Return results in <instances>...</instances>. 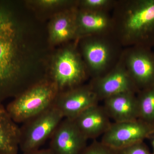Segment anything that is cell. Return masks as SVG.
Wrapping results in <instances>:
<instances>
[{
    "mask_svg": "<svg viewBox=\"0 0 154 154\" xmlns=\"http://www.w3.org/2000/svg\"><path fill=\"white\" fill-rule=\"evenodd\" d=\"M20 128L0 103V154H18Z\"/></svg>",
    "mask_w": 154,
    "mask_h": 154,
    "instance_id": "16",
    "label": "cell"
},
{
    "mask_svg": "<svg viewBox=\"0 0 154 154\" xmlns=\"http://www.w3.org/2000/svg\"><path fill=\"white\" fill-rule=\"evenodd\" d=\"M23 154H54L49 148L36 150L33 151L23 153Z\"/></svg>",
    "mask_w": 154,
    "mask_h": 154,
    "instance_id": "22",
    "label": "cell"
},
{
    "mask_svg": "<svg viewBox=\"0 0 154 154\" xmlns=\"http://www.w3.org/2000/svg\"><path fill=\"white\" fill-rule=\"evenodd\" d=\"M64 119L54 106L23 123L20 128L19 149L23 153L39 149Z\"/></svg>",
    "mask_w": 154,
    "mask_h": 154,
    "instance_id": "6",
    "label": "cell"
},
{
    "mask_svg": "<svg viewBox=\"0 0 154 154\" xmlns=\"http://www.w3.org/2000/svg\"><path fill=\"white\" fill-rule=\"evenodd\" d=\"M138 119L154 126V85L137 94Z\"/></svg>",
    "mask_w": 154,
    "mask_h": 154,
    "instance_id": "17",
    "label": "cell"
},
{
    "mask_svg": "<svg viewBox=\"0 0 154 154\" xmlns=\"http://www.w3.org/2000/svg\"><path fill=\"white\" fill-rule=\"evenodd\" d=\"M50 139L49 149L54 154H81L88 140L73 120L66 118L62 120Z\"/></svg>",
    "mask_w": 154,
    "mask_h": 154,
    "instance_id": "11",
    "label": "cell"
},
{
    "mask_svg": "<svg viewBox=\"0 0 154 154\" xmlns=\"http://www.w3.org/2000/svg\"><path fill=\"white\" fill-rule=\"evenodd\" d=\"M99 101L89 83L59 92L54 106L60 111L64 118L73 120L89 107L98 104Z\"/></svg>",
    "mask_w": 154,
    "mask_h": 154,
    "instance_id": "10",
    "label": "cell"
},
{
    "mask_svg": "<svg viewBox=\"0 0 154 154\" xmlns=\"http://www.w3.org/2000/svg\"><path fill=\"white\" fill-rule=\"evenodd\" d=\"M81 154H119L118 151L105 145L101 141L94 140L87 146Z\"/></svg>",
    "mask_w": 154,
    "mask_h": 154,
    "instance_id": "20",
    "label": "cell"
},
{
    "mask_svg": "<svg viewBox=\"0 0 154 154\" xmlns=\"http://www.w3.org/2000/svg\"><path fill=\"white\" fill-rule=\"evenodd\" d=\"M89 77L77 41L64 44L51 54L48 79L55 84L59 93L84 85Z\"/></svg>",
    "mask_w": 154,
    "mask_h": 154,
    "instance_id": "3",
    "label": "cell"
},
{
    "mask_svg": "<svg viewBox=\"0 0 154 154\" xmlns=\"http://www.w3.org/2000/svg\"><path fill=\"white\" fill-rule=\"evenodd\" d=\"M73 120L88 140L102 135L112 123L104 107L98 104L89 107Z\"/></svg>",
    "mask_w": 154,
    "mask_h": 154,
    "instance_id": "14",
    "label": "cell"
},
{
    "mask_svg": "<svg viewBox=\"0 0 154 154\" xmlns=\"http://www.w3.org/2000/svg\"><path fill=\"white\" fill-rule=\"evenodd\" d=\"M76 28L77 41L87 36L113 35L111 13L85 11L78 8Z\"/></svg>",
    "mask_w": 154,
    "mask_h": 154,
    "instance_id": "13",
    "label": "cell"
},
{
    "mask_svg": "<svg viewBox=\"0 0 154 154\" xmlns=\"http://www.w3.org/2000/svg\"><path fill=\"white\" fill-rule=\"evenodd\" d=\"M77 42L91 79L104 75L113 68L123 50L113 35L87 36Z\"/></svg>",
    "mask_w": 154,
    "mask_h": 154,
    "instance_id": "4",
    "label": "cell"
},
{
    "mask_svg": "<svg viewBox=\"0 0 154 154\" xmlns=\"http://www.w3.org/2000/svg\"><path fill=\"white\" fill-rule=\"evenodd\" d=\"M25 2L30 8L45 11H61L78 7V1L74 0H32Z\"/></svg>",
    "mask_w": 154,
    "mask_h": 154,
    "instance_id": "18",
    "label": "cell"
},
{
    "mask_svg": "<svg viewBox=\"0 0 154 154\" xmlns=\"http://www.w3.org/2000/svg\"><path fill=\"white\" fill-rule=\"evenodd\" d=\"M148 140H149L152 148L153 152L152 153L154 154V131L149 136Z\"/></svg>",
    "mask_w": 154,
    "mask_h": 154,
    "instance_id": "23",
    "label": "cell"
},
{
    "mask_svg": "<svg viewBox=\"0 0 154 154\" xmlns=\"http://www.w3.org/2000/svg\"><path fill=\"white\" fill-rule=\"evenodd\" d=\"M137 94L134 92H125L105 99L103 107L110 119L116 122L138 119Z\"/></svg>",
    "mask_w": 154,
    "mask_h": 154,
    "instance_id": "15",
    "label": "cell"
},
{
    "mask_svg": "<svg viewBox=\"0 0 154 154\" xmlns=\"http://www.w3.org/2000/svg\"><path fill=\"white\" fill-rule=\"evenodd\" d=\"M118 151L119 154H152L144 141L137 143Z\"/></svg>",
    "mask_w": 154,
    "mask_h": 154,
    "instance_id": "21",
    "label": "cell"
},
{
    "mask_svg": "<svg viewBox=\"0 0 154 154\" xmlns=\"http://www.w3.org/2000/svg\"><path fill=\"white\" fill-rule=\"evenodd\" d=\"M78 7L57 12L47 26L48 37L51 46L77 41L76 14Z\"/></svg>",
    "mask_w": 154,
    "mask_h": 154,
    "instance_id": "12",
    "label": "cell"
},
{
    "mask_svg": "<svg viewBox=\"0 0 154 154\" xmlns=\"http://www.w3.org/2000/svg\"><path fill=\"white\" fill-rule=\"evenodd\" d=\"M113 35L122 47L154 46V0H116Z\"/></svg>",
    "mask_w": 154,
    "mask_h": 154,
    "instance_id": "2",
    "label": "cell"
},
{
    "mask_svg": "<svg viewBox=\"0 0 154 154\" xmlns=\"http://www.w3.org/2000/svg\"><path fill=\"white\" fill-rule=\"evenodd\" d=\"M121 58L139 92L154 85V51L151 48H125Z\"/></svg>",
    "mask_w": 154,
    "mask_h": 154,
    "instance_id": "7",
    "label": "cell"
},
{
    "mask_svg": "<svg viewBox=\"0 0 154 154\" xmlns=\"http://www.w3.org/2000/svg\"><path fill=\"white\" fill-rule=\"evenodd\" d=\"M154 131V126L140 119L111 123L102 135L101 142L119 151L148 139Z\"/></svg>",
    "mask_w": 154,
    "mask_h": 154,
    "instance_id": "8",
    "label": "cell"
},
{
    "mask_svg": "<svg viewBox=\"0 0 154 154\" xmlns=\"http://www.w3.org/2000/svg\"><path fill=\"white\" fill-rule=\"evenodd\" d=\"M99 101L116 94L138 91L125 66L121 57L113 68L104 75L91 79L89 83Z\"/></svg>",
    "mask_w": 154,
    "mask_h": 154,
    "instance_id": "9",
    "label": "cell"
},
{
    "mask_svg": "<svg viewBox=\"0 0 154 154\" xmlns=\"http://www.w3.org/2000/svg\"><path fill=\"white\" fill-rule=\"evenodd\" d=\"M116 0H80L78 1V8L91 11L111 12Z\"/></svg>",
    "mask_w": 154,
    "mask_h": 154,
    "instance_id": "19",
    "label": "cell"
},
{
    "mask_svg": "<svg viewBox=\"0 0 154 154\" xmlns=\"http://www.w3.org/2000/svg\"><path fill=\"white\" fill-rule=\"evenodd\" d=\"M58 93L55 84L47 79L15 97L6 108L16 123L23 124L53 106Z\"/></svg>",
    "mask_w": 154,
    "mask_h": 154,
    "instance_id": "5",
    "label": "cell"
},
{
    "mask_svg": "<svg viewBox=\"0 0 154 154\" xmlns=\"http://www.w3.org/2000/svg\"><path fill=\"white\" fill-rule=\"evenodd\" d=\"M27 7L0 0V103L47 78L51 53L47 30Z\"/></svg>",
    "mask_w": 154,
    "mask_h": 154,
    "instance_id": "1",
    "label": "cell"
}]
</instances>
